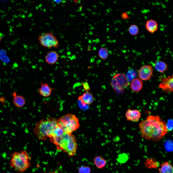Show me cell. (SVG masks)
<instances>
[{"label":"cell","mask_w":173,"mask_h":173,"mask_svg":"<svg viewBox=\"0 0 173 173\" xmlns=\"http://www.w3.org/2000/svg\"><path fill=\"white\" fill-rule=\"evenodd\" d=\"M139 128L142 137L155 142L161 139L168 131L166 123L158 115L148 116L140 123Z\"/></svg>","instance_id":"1"},{"label":"cell","mask_w":173,"mask_h":173,"mask_svg":"<svg viewBox=\"0 0 173 173\" xmlns=\"http://www.w3.org/2000/svg\"><path fill=\"white\" fill-rule=\"evenodd\" d=\"M49 138L58 150L62 151L69 157L73 156L76 154L78 149L77 140L72 134L64 133L60 136H50Z\"/></svg>","instance_id":"2"},{"label":"cell","mask_w":173,"mask_h":173,"mask_svg":"<svg viewBox=\"0 0 173 173\" xmlns=\"http://www.w3.org/2000/svg\"><path fill=\"white\" fill-rule=\"evenodd\" d=\"M57 126V120L54 118L42 119L37 123L33 131L39 139L45 140L52 135Z\"/></svg>","instance_id":"3"},{"label":"cell","mask_w":173,"mask_h":173,"mask_svg":"<svg viewBox=\"0 0 173 173\" xmlns=\"http://www.w3.org/2000/svg\"><path fill=\"white\" fill-rule=\"evenodd\" d=\"M11 156L10 165L17 172H24L31 166V157L26 151L15 152Z\"/></svg>","instance_id":"4"},{"label":"cell","mask_w":173,"mask_h":173,"mask_svg":"<svg viewBox=\"0 0 173 173\" xmlns=\"http://www.w3.org/2000/svg\"><path fill=\"white\" fill-rule=\"evenodd\" d=\"M57 125L64 133L68 134H72L80 127L78 118L71 113L67 114L60 117L57 120Z\"/></svg>","instance_id":"5"},{"label":"cell","mask_w":173,"mask_h":173,"mask_svg":"<svg viewBox=\"0 0 173 173\" xmlns=\"http://www.w3.org/2000/svg\"><path fill=\"white\" fill-rule=\"evenodd\" d=\"M39 43L42 46L48 48H58L59 46V41L51 31L42 33L38 37Z\"/></svg>","instance_id":"6"},{"label":"cell","mask_w":173,"mask_h":173,"mask_svg":"<svg viewBox=\"0 0 173 173\" xmlns=\"http://www.w3.org/2000/svg\"><path fill=\"white\" fill-rule=\"evenodd\" d=\"M129 83L126 75L124 73L116 74L112 79L111 84L112 87L116 91H122L126 88Z\"/></svg>","instance_id":"7"},{"label":"cell","mask_w":173,"mask_h":173,"mask_svg":"<svg viewBox=\"0 0 173 173\" xmlns=\"http://www.w3.org/2000/svg\"><path fill=\"white\" fill-rule=\"evenodd\" d=\"M153 72L152 67L151 65L143 66L138 71L139 77L143 80H149L152 75Z\"/></svg>","instance_id":"8"},{"label":"cell","mask_w":173,"mask_h":173,"mask_svg":"<svg viewBox=\"0 0 173 173\" xmlns=\"http://www.w3.org/2000/svg\"><path fill=\"white\" fill-rule=\"evenodd\" d=\"M173 77L169 76L163 79L159 85V87L164 92L170 93L173 91Z\"/></svg>","instance_id":"9"},{"label":"cell","mask_w":173,"mask_h":173,"mask_svg":"<svg viewBox=\"0 0 173 173\" xmlns=\"http://www.w3.org/2000/svg\"><path fill=\"white\" fill-rule=\"evenodd\" d=\"M125 116L127 121L137 122L141 118V113L138 110L129 109L126 111Z\"/></svg>","instance_id":"10"},{"label":"cell","mask_w":173,"mask_h":173,"mask_svg":"<svg viewBox=\"0 0 173 173\" xmlns=\"http://www.w3.org/2000/svg\"><path fill=\"white\" fill-rule=\"evenodd\" d=\"M79 102L82 105H90L94 101V98L93 94L91 93L86 92L84 93L82 95L78 98Z\"/></svg>","instance_id":"11"},{"label":"cell","mask_w":173,"mask_h":173,"mask_svg":"<svg viewBox=\"0 0 173 173\" xmlns=\"http://www.w3.org/2000/svg\"><path fill=\"white\" fill-rule=\"evenodd\" d=\"M59 57L58 53L56 51L52 50L47 53L45 56V59L47 63L50 65H53L57 61Z\"/></svg>","instance_id":"12"},{"label":"cell","mask_w":173,"mask_h":173,"mask_svg":"<svg viewBox=\"0 0 173 173\" xmlns=\"http://www.w3.org/2000/svg\"><path fill=\"white\" fill-rule=\"evenodd\" d=\"M53 90L49 85L45 83H42L41 87L38 89L39 93L42 96L47 97L51 95Z\"/></svg>","instance_id":"13"},{"label":"cell","mask_w":173,"mask_h":173,"mask_svg":"<svg viewBox=\"0 0 173 173\" xmlns=\"http://www.w3.org/2000/svg\"><path fill=\"white\" fill-rule=\"evenodd\" d=\"M147 31L151 33H153L157 30L158 24L156 21L151 19L147 21L145 25Z\"/></svg>","instance_id":"14"},{"label":"cell","mask_w":173,"mask_h":173,"mask_svg":"<svg viewBox=\"0 0 173 173\" xmlns=\"http://www.w3.org/2000/svg\"><path fill=\"white\" fill-rule=\"evenodd\" d=\"M158 173H173V168L171 163L166 161L162 163L158 169Z\"/></svg>","instance_id":"15"},{"label":"cell","mask_w":173,"mask_h":173,"mask_svg":"<svg viewBox=\"0 0 173 173\" xmlns=\"http://www.w3.org/2000/svg\"><path fill=\"white\" fill-rule=\"evenodd\" d=\"M142 82L137 78L133 79L131 82L130 87L131 89L135 92H139L142 87Z\"/></svg>","instance_id":"16"},{"label":"cell","mask_w":173,"mask_h":173,"mask_svg":"<svg viewBox=\"0 0 173 173\" xmlns=\"http://www.w3.org/2000/svg\"><path fill=\"white\" fill-rule=\"evenodd\" d=\"M13 102L16 107L20 108L25 105V100L23 96L20 95H16L13 97Z\"/></svg>","instance_id":"17"},{"label":"cell","mask_w":173,"mask_h":173,"mask_svg":"<svg viewBox=\"0 0 173 173\" xmlns=\"http://www.w3.org/2000/svg\"><path fill=\"white\" fill-rule=\"evenodd\" d=\"M94 162L96 166L99 168H102L105 167L106 164V160L99 156H97L94 158Z\"/></svg>","instance_id":"18"},{"label":"cell","mask_w":173,"mask_h":173,"mask_svg":"<svg viewBox=\"0 0 173 173\" xmlns=\"http://www.w3.org/2000/svg\"><path fill=\"white\" fill-rule=\"evenodd\" d=\"M154 68L158 71L163 72L167 70V64L164 62L162 61H157L154 64Z\"/></svg>","instance_id":"19"},{"label":"cell","mask_w":173,"mask_h":173,"mask_svg":"<svg viewBox=\"0 0 173 173\" xmlns=\"http://www.w3.org/2000/svg\"><path fill=\"white\" fill-rule=\"evenodd\" d=\"M146 165L148 167L156 168L159 166V164L154 158L147 159L145 163Z\"/></svg>","instance_id":"20"},{"label":"cell","mask_w":173,"mask_h":173,"mask_svg":"<svg viewBox=\"0 0 173 173\" xmlns=\"http://www.w3.org/2000/svg\"><path fill=\"white\" fill-rule=\"evenodd\" d=\"M108 56V51L106 48H102L99 49L98 56L100 58L103 60H105L107 58Z\"/></svg>","instance_id":"21"},{"label":"cell","mask_w":173,"mask_h":173,"mask_svg":"<svg viewBox=\"0 0 173 173\" xmlns=\"http://www.w3.org/2000/svg\"><path fill=\"white\" fill-rule=\"evenodd\" d=\"M128 31L130 34L133 36L137 35L139 31L138 27L135 25H130L129 27Z\"/></svg>","instance_id":"22"},{"label":"cell","mask_w":173,"mask_h":173,"mask_svg":"<svg viewBox=\"0 0 173 173\" xmlns=\"http://www.w3.org/2000/svg\"><path fill=\"white\" fill-rule=\"evenodd\" d=\"M64 133V132L63 130L57 126L54 130L52 134L50 136L59 137L62 136Z\"/></svg>","instance_id":"23"},{"label":"cell","mask_w":173,"mask_h":173,"mask_svg":"<svg viewBox=\"0 0 173 173\" xmlns=\"http://www.w3.org/2000/svg\"><path fill=\"white\" fill-rule=\"evenodd\" d=\"M137 75L136 73L133 70L129 71L127 73V77L129 81H131L134 79Z\"/></svg>","instance_id":"24"},{"label":"cell","mask_w":173,"mask_h":173,"mask_svg":"<svg viewBox=\"0 0 173 173\" xmlns=\"http://www.w3.org/2000/svg\"><path fill=\"white\" fill-rule=\"evenodd\" d=\"M90 168L87 166L81 167L79 169V173H90Z\"/></svg>","instance_id":"25"},{"label":"cell","mask_w":173,"mask_h":173,"mask_svg":"<svg viewBox=\"0 0 173 173\" xmlns=\"http://www.w3.org/2000/svg\"><path fill=\"white\" fill-rule=\"evenodd\" d=\"M172 142L171 140H168L165 143V148L166 150L168 151H171L173 150Z\"/></svg>","instance_id":"26"},{"label":"cell","mask_w":173,"mask_h":173,"mask_svg":"<svg viewBox=\"0 0 173 173\" xmlns=\"http://www.w3.org/2000/svg\"><path fill=\"white\" fill-rule=\"evenodd\" d=\"M166 126L168 131H171L172 130L173 127V120L172 119H169L166 124Z\"/></svg>","instance_id":"27"},{"label":"cell","mask_w":173,"mask_h":173,"mask_svg":"<svg viewBox=\"0 0 173 173\" xmlns=\"http://www.w3.org/2000/svg\"><path fill=\"white\" fill-rule=\"evenodd\" d=\"M82 85H83L84 90L86 92H88L90 90V88L89 87L87 81L86 82L82 83Z\"/></svg>","instance_id":"28"},{"label":"cell","mask_w":173,"mask_h":173,"mask_svg":"<svg viewBox=\"0 0 173 173\" xmlns=\"http://www.w3.org/2000/svg\"><path fill=\"white\" fill-rule=\"evenodd\" d=\"M122 17L124 19H127L128 18V17L127 14L125 13H124L123 14L122 16Z\"/></svg>","instance_id":"29"},{"label":"cell","mask_w":173,"mask_h":173,"mask_svg":"<svg viewBox=\"0 0 173 173\" xmlns=\"http://www.w3.org/2000/svg\"><path fill=\"white\" fill-rule=\"evenodd\" d=\"M5 100V99L4 97H1L0 98V101L2 103L4 102Z\"/></svg>","instance_id":"30"},{"label":"cell","mask_w":173,"mask_h":173,"mask_svg":"<svg viewBox=\"0 0 173 173\" xmlns=\"http://www.w3.org/2000/svg\"><path fill=\"white\" fill-rule=\"evenodd\" d=\"M54 1L57 3H59L62 0H53Z\"/></svg>","instance_id":"31"},{"label":"cell","mask_w":173,"mask_h":173,"mask_svg":"<svg viewBox=\"0 0 173 173\" xmlns=\"http://www.w3.org/2000/svg\"><path fill=\"white\" fill-rule=\"evenodd\" d=\"M12 95L13 97H14L17 95V93L15 92H14L12 94Z\"/></svg>","instance_id":"32"},{"label":"cell","mask_w":173,"mask_h":173,"mask_svg":"<svg viewBox=\"0 0 173 173\" xmlns=\"http://www.w3.org/2000/svg\"><path fill=\"white\" fill-rule=\"evenodd\" d=\"M49 173H58L56 172H50Z\"/></svg>","instance_id":"33"},{"label":"cell","mask_w":173,"mask_h":173,"mask_svg":"<svg viewBox=\"0 0 173 173\" xmlns=\"http://www.w3.org/2000/svg\"><path fill=\"white\" fill-rule=\"evenodd\" d=\"M1 39H2L0 35V42L1 41Z\"/></svg>","instance_id":"34"}]
</instances>
